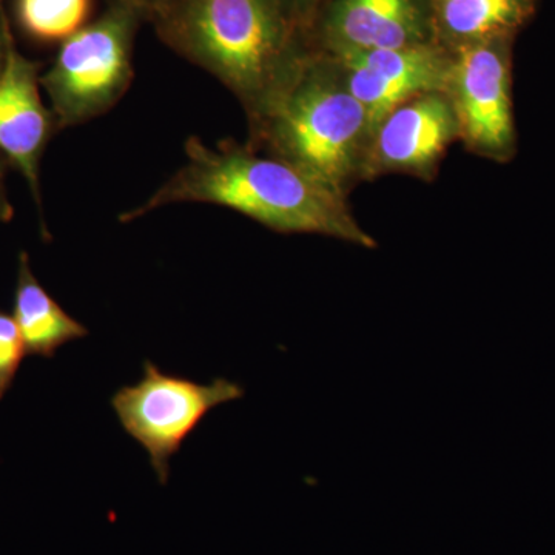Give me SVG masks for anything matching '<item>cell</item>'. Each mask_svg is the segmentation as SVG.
I'll use <instances>...</instances> for the list:
<instances>
[{"mask_svg": "<svg viewBox=\"0 0 555 555\" xmlns=\"http://www.w3.org/2000/svg\"><path fill=\"white\" fill-rule=\"evenodd\" d=\"M185 155L188 163L142 206L120 215V222L137 221L169 204L207 203L232 208L284 235L308 233L377 247L358 224L346 195L286 160L259 156L235 141L208 147L196 137L185 142Z\"/></svg>", "mask_w": 555, "mask_h": 555, "instance_id": "1", "label": "cell"}, {"mask_svg": "<svg viewBox=\"0 0 555 555\" xmlns=\"http://www.w3.org/2000/svg\"><path fill=\"white\" fill-rule=\"evenodd\" d=\"M155 27L167 46L221 80L248 120L312 49L288 0H181Z\"/></svg>", "mask_w": 555, "mask_h": 555, "instance_id": "2", "label": "cell"}, {"mask_svg": "<svg viewBox=\"0 0 555 555\" xmlns=\"http://www.w3.org/2000/svg\"><path fill=\"white\" fill-rule=\"evenodd\" d=\"M250 122L251 147L286 160L346 195L363 175L367 113L337 60L312 47Z\"/></svg>", "mask_w": 555, "mask_h": 555, "instance_id": "3", "label": "cell"}, {"mask_svg": "<svg viewBox=\"0 0 555 555\" xmlns=\"http://www.w3.org/2000/svg\"><path fill=\"white\" fill-rule=\"evenodd\" d=\"M141 17L108 2L100 20L64 40L53 67L40 78L50 96L56 130L80 126L109 112L133 80V43Z\"/></svg>", "mask_w": 555, "mask_h": 555, "instance_id": "4", "label": "cell"}, {"mask_svg": "<svg viewBox=\"0 0 555 555\" xmlns=\"http://www.w3.org/2000/svg\"><path fill=\"white\" fill-rule=\"evenodd\" d=\"M244 397L238 383L217 378L208 385L166 374L144 361L142 378L112 397L120 426L147 452L160 485L170 477V462L214 409Z\"/></svg>", "mask_w": 555, "mask_h": 555, "instance_id": "5", "label": "cell"}, {"mask_svg": "<svg viewBox=\"0 0 555 555\" xmlns=\"http://www.w3.org/2000/svg\"><path fill=\"white\" fill-rule=\"evenodd\" d=\"M513 42L494 39L451 50L447 94L459 138L467 149L492 160H509L516 153Z\"/></svg>", "mask_w": 555, "mask_h": 555, "instance_id": "6", "label": "cell"}, {"mask_svg": "<svg viewBox=\"0 0 555 555\" xmlns=\"http://www.w3.org/2000/svg\"><path fill=\"white\" fill-rule=\"evenodd\" d=\"M433 0H327L310 43L326 53L436 43Z\"/></svg>", "mask_w": 555, "mask_h": 555, "instance_id": "7", "label": "cell"}, {"mask_svg": "<svg viewBox=\"0 0 555 555\" xmlns=\"http://www.w3.org/2000/svg\"><path fill=\"white\" fill-rule=\"evenodd\" d=\"M455 139L459 122L448 94H418L398 105L374 131L361 177L406 173L430 179Z\"/></svg>", "mask_w": 555, "mask_h": 555, "instance_id": "8", "label": "cell"}, {"mask_svg": "<svg viewBox=\"0 0 555 555\" xmlns=\"http://www.w3.org/2000/svg\"><path fill=\"white\" fill-rule=\"evenodd\" d=\"M0 27L5 38V64L0 73V152L24 175L39 201V163L56 122L40 100L39 65L16 50L2 2Z\"/></svg>", "mask_w": 555, "mask_h": 555, "instance_id": "9", "label": "cell"}, {"mask_svg": "<svg viewBox=\"0 0 555 555\" xmlns=\"http://www.w3.org/2000/svg\"><path fill=\"white\" fill-rule=\"evenodd\" d=\"M437 42L448 50L514 39L531 21L539 0H433Z\"/></svg>", "mask_w": 555, "mask_h": 555, "instance_id": "10", "label": "cell"}, {"mask_svg": "<svg viewBox=\"0 0 555 555\" xmlns=\"http://www.w3.org/2000/svg\"><path fill=\"white\" fill-rule=\"evenodd\" d=\"M14 320L28 356L53 358L67 343L86 338L89 328L69 317L31 272L27 254H21L14 292Z\"/></svg>", "mask_w": 555, "mask_h": 555, "instance_id": "11", "label": "cell"}, {"mask_svg": "<svg viewBox=\"0 0 555 555\" xmlns=\"http://www.w3.org/2000/svg\"><path fill=\"white\" fill-rule=\"evenodd\" d=\"M93 11V0H20L22 27L33 38L56 42L82 30Z\"/></svg>", "mask_w": 555, "mask_h": 555, "instance_id": "12", "label": "cell"}, {"mask_svg": "<svg viewBox=\"0 0 555 555\" xmlns=\"http://www.w3.org/2000/svg\"><path fill=\"white\" fill-rule=\"evenodd\" d=\"M25 356L27 349L16 320L0 312V400L13 386Z\"/></svg>", "mask_w": 555, "mask_h": 555, "instance_id": "13", "label": "cell"}, {"mask_svg": "<svg viewBox=\"0 0 555 555\" xmlns=\"http://www.w3.org/2000/svg\"><path fill=\"white\" fill-rule=\"evenodd\" d=\"M108 2L119 3L137 13L141 21L156 24L166 14H169L181 0H108Z\"/></svg>", "mask_w": 555, "mask_h": 555, "instance_id": "14", "label": "cell"}, {"mask_svg": "<svg viewBox=\"0 0 555 555\" xmlns=\"http://www.w3.org/2000/svg\"><path fill=\"white\" fill-rule=\"evenodd\" d=\"M327 0H288L292 11H294L295 20H297L299 27L309 36L312 33L313 24L320 10L323 9Z\"/></svg>", "mask_w": 555, "mask_h": 555, "instance_id": "15", "label": "cell"}, {"mask_svg": "<svg viewBox=\"0 0 555 555\" xmlns=\"http://www.w3.org/2000/svg\"><path fill=\"white\" fill-rule=\"evenodd\" d=\"M2 177H3V166H2V163H0V218L10 219L11 207H10V204L7 203L5 195H3Z\"/></svg>", "mask_w": 555, "mask_h": 555, "instance_id": "16", "label": "cell"}, {"mask_svg": "<svg viewBox=\"0 0 555 555\" xmlns=\"http://www.w3.org/2000/svg\"><path fill=\"white\" fill-rule=\"evenodd\" d=\"M5 64V38H3L2 27H0V73Z\"/></svg>", "mask_w": 555, "mask_h": 555, "instance_id": "17", "label": "cell"}]
</instances>
